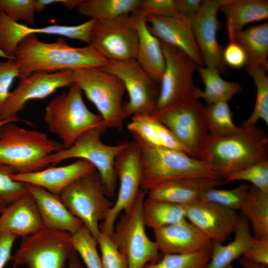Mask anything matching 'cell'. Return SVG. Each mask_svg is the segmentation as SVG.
Masks as SVG:
<instances>
[{
    "label": "cell",
    "instance_id": "cell-1",
    "mask_svg": "<svg viewBox=\"0 0 268 268\" xmlns=\"http://www.w3.org/2000/svg\"><path fill=\"white\" fill-rule=\"evenodd\" d=\"M20 78L37 71L56 72L83 68H101L110 61L90 45L73 47L63 37L52 43L40 41L35 35L26 36L18 44L14 54Z\"/></svg>",
    "mask_w": 268,
    "mask_h": 268
},
{
    "label": "cell",
    "instance_id": "cell-2",
    "mask_svg": "<svg viewBox=\"0 0 268 268\" xmlns=\"http://www.w3.org/2000/svg\"><path fill=\"white\" fill-rule=\"evenodd\" d=\"M241 128L240 132L229 136L209 134L200 159L224 179L254 164L268 160L266 134L256 126Z\"/></svg>",
    "mask_w": 268,
    "mask_h": 268
},
{
    "label": "cell",
    "instance_id": "cell-3",
    "mask_svg": "<svg viewBox=\"0 0 268 268\" xmlns=\"http://www.w3.org/2000/svg\"><path fill=\"white\" fill-rule=\"evenodd\" d=\"M132 136L140 148L142 190L147 192L161 183L177 179H222L199 159L180 151L148 145Z\"/></svg>",
    "mask_w": 268,
    "mask_h": 268
},
{
    "label": "cell",
    "instance_id": "cell-4",
    "mask_svg": "<svg viewBox=\"0 0 268 268\" xmlns=\"http://www.w3.org/2000/svg\"><path fill=\"white\" fill-rule=\"evenodd\" d=\"M64 149L60 142L41 132L9 122L0 128V163L10 165L18 173L44 169L46 157Z\"/></svg>",
    "mask_w": 268,
    "mask_h": 268
},
{
    "label": "cell",
    "instance_id": "cell-5",
    "mask_svg": "<svg viewBox=\"0 0 268 268\" xmlns=\"http://www.w3.org/2000/svg\"><path fill=\"white\" fill-rule=\"evenodd\" d=\"M68 87L51 100L44 117L49 131L58 137L64 149L87 131L105 125L101 116L84 103L80 88L74 83Z\"/></svg>",
    "mask_w": 268,
    "mask_h": 268
},
{
    "label": "cell",
    "instance_id": "cell-6",
    "mask_svg": "<svg viewBox=\"0 0 268 268\" xmlns=\"http://www.w3.org/2000/svg\"><path fill=\"white\" fill-rule=\"evenodd\" d=\"M106 129L105 125H102L87 131L69 148L46 157L45 164L48 165L58 163L71 158L86 160L93 165L98 172L107 197H113L117 180L114 168L115 159L129 142L114 145L104 143L101 138Z\"/></svg>",
    "mask_w": 268,
    "mask_h": 268
},
{
    "label": "cell",
    "instance_id": "cell-7",
    "mask_svg": "<svg viewBox=\"0 0 268 268\" xmlns=\"http://www.w3.org/2000/svg\"><path fill=\"white\" fill-rule=\"evenodd\" d=\"M75 83L99 112L107 128L121 130L125 120L122 100L126 92L123 82L101 68L72 70Z\"/></svg>",
    "mask_w": 268,
    "mask_h": 268
},
{
    "label": "cell",
    "instance_id": "cell-8",
    "mask_svg": "<svg viewBox=\"0 0 268 268\" xmlns=\"http://www.w3.org/2000/svg\"><path fill=\"white\" fill-rule=\"evenodd\" d=\"M146 192L139 191L134 204L123 212L110 235L125 258L127 268H144L158 256L157 244L147 235L143 219L142 207Z\"/></svg>",
    "mask_w": 268,
    "mask_h": 268
},
{
    "label": "cell",
    "instance_id": "cell-9",
    "mask_svg": "<svg viewBox=\"0 0 268 268\" xmlns=\"http://www.w3.org/2000/svg\"><path fill=\"white\" fill-rule=\"evenodd\" d=\"M59 196L97 239L100 232L99 223L105 220L114 204L106 195L97 171L74 181Z\"/></svg>",
    "mask_w": 268,
    "mask_h": 268
},
{
    "label": "cell",
    "instance_id": "cell-10",
    "mask_svg": "<svg viewBox=\"0 0 268 268\" xmlns=\"http://www.w3.org/2000/svg\"><path fill=\"white\" fill-rule=\"evenodd\" d=\"M166 126L188 149L191 156L200 159L209 136L205 106L197 98H191L152 114Z\"/></svg>",
    "mask_w": 268,
    "mask_h": 268
},
{
    "label": "cell",
    "instance_id": "cell-11",
    "mask_svg": "<svg viewBox=\"0 0 268 268\" xmlns=\"http://www.w3.org/2000/svg\"><path fill=\"white\" fill-rule=\"evenodd\" d=\"M69 233L44 228L22 238L12 260L13 268H64L74 252Z\"/></svg>",
    "mask_w": 268,
    "mask_h": 268
},
{
    "label": "cell",
    "instance_id": "cell-12",
    "mask_svg": "<svg viewBox=\"0 0 268 268\" xmlns=\"http://www.w3.org/2000/svg\"><path fill=\"white\" fill-rule=\"evenodd\" d=\"M123 82L129 96L123 105L125 119L134 115H151L156 110L159 86L135 60L111 61L101 67Z\"/></svg>",
    "mask_w": 268,
    "mask_h": 268
},
{
    "label": "cell",
    "instance_id": "cell-13",
    "mask_svg": "<svg viewBox=\"0 0 268 268\" xmlns=\"http://www.w3.org/2000/svg\"><path fill=\"white\" fill-rule=\"evenodd\" d=\"M138 34L131 14L94 23L89 44L111 61L135 60Z\"/></svg>",
    "mask_w": 268,
    "mask_h": 268
},
{
    "label": "cell",
    "instance_id": "cell-14",
    "mask_svg": "<svg viewBox=\"0 0 268 268\" xmlns=\"http://www.w3.org/2000/svg\"><path fill=\"white\" fill-rule=\"evenodd\" d=\"M161 42L165 67L160 82L155 111L186 100L197 98L199 88L196 87L193 78L198 65L180 50Z\"/></svg>",
    "mask_w": 268,
    "mask_h": 268
},
{
    "label": "cell",
    "instance_id": "cell-15",
    "mask_svg": "<svg viewBox=\"0 0 268 268\" xmlns=\"http://www.w3.org/2000/svg\"><path fill=\"white\" fill-rule=\"evenodd\" d=\"M114 168L119 181L117 198L106 218L100 225V231L109 235L113 231L118 215L131 207L141 190L140 151L135 140L129 141L118 154Z\"/></svg>",
    "mask_w": 268,
    "mask_h": 268
},
{
    "label": "cell",
    "instance_id": "cell-16",
    "mask_svg": "<svg viewBox=\"0 0 268 268\" xmlns=\"http://www.w3.org/2000/svg\"><path fill=\"white\" fill-rule=\"evenodd\" d=\"M73 83L72 70L37 71L20 79L10 92L0 115V121L18 118L17 114L30 100L47 98L58 89L69 87Z\"/></svg>",
    "mask_w": 268,
    "mask_h": 268
},
{
    "label": "cell",
    "instance_id": "cell-17",
    "mask_svg": "<svg viewBox=\"0 0 268 268\" xmlns=\"http://www.w3.org/2000/svg\"><path fill=\"white\" fill-rule=\"evenodd\" d=\"M219 6L218 0H203L191 24L203 64L223 74L227 70L222 57L223 47L217 40V32L220 27L217 18Z\"/></svg>",
    "mask_w": 268,
    "mask_h": 268
},
{
    "label": "cell",
    "instance_id": "cell-18",
    "mask_svg": "<svg viewBox=\"0 0 268 268\" xmlns=\"http://www.w3.org/2000/svg\"><path fill=\"white\" fill-rule=\"evenodd\" d=\"M183 206L186 219L212 243H223L234 232L239 219L236 210L201 200Z\"/></svg>",
    "mask_w": 268,
    "mask_h": 268
},
{
    "label": "cell",
    "instance_id": "cell-19",
    "mask_svg": "<svg viewBox=\"0 0 268 268\" xmlns=\"http://www.w3.org/2000/svg\"><path fill=\"white\" fill-rule=\"evenodd\" d=\"M145 19L150 31L161 42L180 50L199 67L203 66L192 31L191 20L182 15L172 17L148 16Z\"/></svg>",
    "mask_w": 268,
    "mask_h": 268
},
{
    "label": "cell",
    "instance_id": "cell-20",
    "mask_svg": "<svg viewBox=\"0 0 268 268\" xmlns=\"http://www.w3.org/2000/svg\"><path fill=\"white\" fill-rule=\"evenodd\" d=\"M154 233V241L163 254L188 253L212 246V242L186 218L155 230Z\"/></svg>",
    "mask_w": 268,
    "mask_h": 268
},
{
    "label": "cell",
    "instance_id": "cell-21",
    "mask_svg": "<svg viewBox=\"0 0 268 268\" xmlns=\"http://www.w3.org/2000/svg\"><path fill=\"white\" fill-rule=\"evenodd\" d=\"M95 170L90 162L79 159L65 166L44 168L28 173H16L11 177L14 180L40 187L60 196L74 181Z\"/></svg>",
    "mask_w": 268,
    "mask_h": 268
},
{
    "label": "cell",
    "instance_id": "cell-22",
    "mask_svg": "<svg viewBox=\"0 0 268 268\" xmlns=\"http://www.w3.org/2000/svg\"><path fill=\"white\" fill-rule=\"evenodd\" d=\"M44 228L36 203L28 192L8 204L0 214V232L24 238Z\"/></svg>",
    "mask_w": 268,
    "mask_h": 268
},
{
    "label": "cell",
    "instance_id": "cell-23",
    "mask_svg": "<svg viewBox=\"0 0 268 268\" xmlns=\"http://www.w3.org/2000/svg\"><path fill=\"white\" fill-rule=\"evenodd\" d=\"M225 182L222 179L192 177L177 179L161 183L147 192V197L169 203L186 205L200 200L207 189Z\"/></svg>",
    "mask_w": 268,
    "mask_h": 268
},
{
    "label": "cell",
    "instance_id": "cell-24",
    "mask_svg": "<svg viewBox=\"0 0 268 268\" xmlns=\"http://www.w3.org/2000/svg\"><path fill=\"white\" fill-rule=\"evenodd\" d=\"M45 228L73 234L83 224L66 206L60 197L40 187L28 184Z\"/></svg>",
    "mask_w": 268,
    "mask_h": 268
},
{
    "label": "cell",
    "instance_id": "cell-25",
    "mask_svg": "<svg viewBox=\"0 0 268 268\" xmlns=\"http://www.w3.org/2000/svg\"><path fill=\"white\" fill-rule=\"evenodd\" d=\"M131 15L138 37L135 60L154 81L160 83L165 67L161 42L150 31L145 17Z\"/></svg>",
    "mask_w": 268,
    "mask_h": 268
},
{
    "label": "cell",
    "instance_id": "cell-26",
    "mask_svg": "<svg viewBox=\"0 0 268 268\" xmlns=\"http://www.w3.org/2000/svg\"><path fill=\"white\" fill-rule=\"evenodd\" d=\"M94 20L89 19L76 25L53 24L42 27H33L10 19L7 22L5 35L8 45L15 49L25 37L36 34L53 35L75 39L89 44V37Z\"/></svg>",
    "mask_w": 268,
    "mask_h": 268
},
{
    "label": "cell",
    "instance_id": "cell-27",
    "mask_svg": "<svg viewBox=\"0 0 268 268\" xmlns=\"http://www.w3.org/2000/svg\"><path fill=\"white\" fill-rule=\"evenodd\" d=\"M219 10L226 17L228 40L250 23L268 17V1L266 0H218Z\"/></svg>",
    "mask_w": 268,
    "mask_h": 268
},
{
    "label": "cell",
    "instance_id": "cell-28",
    "mask_svg": "<svg viewBox=\"0 0 268 268\" xmlns=\"http://www.w3.org/2000/svg\"><path fill=\"white\" fill-rule=\"evenodd\" d=\"M234 232V239L226 245L212 243L211 257L206 268H226L247 251L253 236L250 223L243 214L239 215Z\"/></svg>",
    "mask_w": 268,
    "mask_h": 268
},
{
    "label": "cell",
    "instance_id": "cell-29",
    "mask_svg": "<svg viewBox=\"0 0 268 268\" xmlns=\"http://www.w3.org/2000/svg\"><path fill=\"white\" fill-rule=\"evenodd\" d=\"M229 41L236 42L243 49L247 67L263 66L268 69V22L240 30Z\"/></svg>",
    "mask_w": 268,
    "mask_h": 268
},
{
    "label": "cell",
    "instance_id": "cell-30",
    "mask_svg": "<svg viewBox=\"0 0 268 268\" xmlns=\"http://www.w3.org/2000/svg\"><path fill=\"white\" fill-rule=\"evenodd\" d=\"M197 70L205 88L203 91L199 88L196 97L204 99L207 105L222 101L228 102L242 91L238 82L224 80L214 68L198 67Z\"/></svg>",
    "mask_w": 268,
    "mask_h": 268
},
{
    "label": "cell",
    "instance_id": "cell-31",
    "mask_svg": "<svg viewBox=\"0 0 268 268\" xmlns=\"http://www.w3.org/2000/svg\"><path fill=\"white\" fill-rule=\"evenodd\" d=\"M240 210L251 223L253 237L268 239V193L250 187Z\"/></svg>",
    "mask_w": 268,
    "mask_h": 268
},
{
    "label": "cell",
    "instance_id": "cell-32",
    "mask_svg": "<svg viewBox=\"0 0 268 268\" xmlns=\"http://www.w3.org/2000/svg\"><path fill=\"white\" fill-rule=\"evenodd\" d=\"M127 129L134 136L146 144L165 148L170 142V130L152 115H134Z\"/></svg>",
    "mask_w": 268,
    "mask_h": 268
},
{
    "label": "cell",
    "instance_id": "cell-33",
    "mask_svg": "<svg viewBox=\"0 0 268 268\" xmlns=\"http://www.w3.org/2000/svg\"><path fill=\"white\" fill-rule=\"evenodd\" d=\"M141 0H81L77 10L90 19L104 20L134 13Z\"/></svg>",
    "mask_w": 268,
    "mask_h": 268
},
{
    "label": "cell",
    "instance_id": "cell-34",
    "mask_svg": "<svg viewBox=\"0 0 268 268\" xmlns=\"http://www.w3.org/2000/svg\"><path fill=\"white\" fill-rule=\"evenodd\" d=\"M144 224L153 229L178 222L185 219L183 205L145 198L142 207Z\"/></svg>",
    "mask_w": 268,
    "mask_h": 268
},
{
    "label": "cell",
    "instance_id": "cell-35",
    "mask_svg": "<svg viewBox=\"0 0 268 268\" xmlns=\"http://www.w3.org/2000/svg\"><path fill=\"white\" fill-rule=\"evenodd\" d=\"M247 69L256 88V98L251 115L240 127H255L260 120H263L268 126V70L263 66L248 67Z\"/></svg>",
    "mask_w": 268,
    "mask_h": 268
},
{
    "label": "cell",
    "instance_id": "cell-36",
    "mask_svg": "<svg viewBox=\"0 0 268 268\" xmlns=\"http://www.w3.org/2000/svg\"><path fill=\"white\" fill-rule=\"evenodd\" d=\"M209 134L217 137L229 136L240 132V127L233 121V113L228 102L214 103L205 106Z\"/></svg>",
    "mask_w": 268,
    "mask_h": 268
},
{
    "label": "cell",
    "instance_id": "cell-37",
    "mask_svg": "<svg viewBox=\"0 0 268 268\" xmlns=\"http://www.w3.org/2000/svg\"><path fill=\"white\" fill-rule=\"evenodd\" d=\"M211 249L183 254H163L156 262L144 268H206L211 257Z\"/></svg>",
    "mask_w": 268,
    "mask_h": 268
},
{
    "label": "cell",
    "instance_id": "cell-38",
    "mask_svg": "<svg viewBox=\"0 0 268 268\" xmlns=\"http://www.w3.org/2000/svg\"><path fill=\"white\" fill-rule=\"evenodd\" d=\"M71 241L73 250L87 268H102L97 250V240L84 225L71 234Z\"/></svg>",
    "mask_w": 268,
    "mask_h": 268
},
{
    "label": "cell",
    "instance_id": "cell-39",
    "mask_svg": "<svg viewBox=\"0 0 268 268\" xmlns=\"http://www.w3.org/2000/svg\"><path fill=\"white\" fill-rule=\"evenodd\" d=\"M249 188L250 186L245 183L231 189L210 188L201 194L200 200L235 210H241Z\"/></svg>",
    "mask_w": 268,
    "mask_h": 268
},
{
    "label": "cell",
    "instance_id": "cell-40",
    "mask_svg": "<svg viewBox=\"0 0 268 268\" xmlns=\"http://www.w3.org/2000/svg\"><path fill=\"white\" fill-rule=\"evenodd\" d=\"M16 173L13 167L0 163V200L7 205L29 192L27 184L11 178Z\"/></svg>",
    "mask_w": 268,
    "mask_h": 268
},
{
    "label": "cell",
    "instance_id": "cell-41",
    "mask_svg": "<svg viewBox=\"0 0 268 268\" xmlns=\"http://www.w3.org/2000/svg\"><path fill=\"white\" fill-rule=\"evenodd\" d=\"M224 180L225 183L248 181L260 190L268 193V160L256 163L233 173Z\"/></svg>",
    "mask_w": 268,
    "mask_h": 268
},
{
    "label": "cell",
    "instance_id": "cell-42",
    "mask_svg": "<svg viewBox=\"0 0 268 268\" xmlns=\"http://www.w3.org/2000/svg\"><path fill=\"white\" fill-rule=\"evenodd\" d=\"M0 10L13 20H22L30 26L35 22V0H0Z\"/></svg>",
    "mask_w": 268,
    "mask_h": 268
},
{
    "label": "cell",
    "instance_id": "cell-43",
    "mask_svg": "<svg viewBox=\"0 0 268 268\" xmlns=\"http://www.w3.org/2000/svg\"><path fill=\"white\" fill-rule=\"evenodd\" d=\"M102 268H127L126 260L110 235L100 231L97 238Z\"/></svg>",
    "mask_w": 268,
    "mask_h": 268
},
{
    "label": "cell",
    "instance_id": "cell-44",
    "mask_svg": "<svg viewBox=\"0 0 268 268\" xmlns=\"http://www.w3.org/2000/svg\"><path fill=\"white\" fill-rule=\"evenodd\" d=\"M146 18L148 16L172 17L180 15L176 0H141L136 10L131 14Z\"/></svg>",
    "mask_w": 268,
    "mask_h": 268
},
{
    "label": "cell",
    "instance_id": "cell-45",
    "mask_svg": "<svg viewBox=\"0 0 268 268\" xmlns=\"http://www.w3.org/2000/svg\"><path fill=\"white\" fill-rule=\"evenodd\" d=\"M20 77L18 66L14 59L0 61V115L10 95L13 82Z\"/></svg>",
    "mask_w": 268,
    "mask_h": 268
},
{
    "label": "cell",
    "instance_id": "cell-46",
    "mask_svg": "<svg viewBox=\"0 0 268 268\" xmlns=\"http://www.w3.org/2000/svg\"><path fill=\"white\" fill-rule=\"evenodd\" d=\"M222 57L226 66L235 68H240L246 66L247 62L244 50L240 45L234 41H229L228 45L223 47Z\"/></svg>",
    "mask_w": 268,
    "mask_h": 268
},
{
    "label": "cell",
    "instance_id": "cell-47",
    "mask_svg": "<svg viewBox=\"0 0 268 268\" xmlns=\"http://www.w3.org/2000/svg\"><path fill=\"white\" fill-rule=\"evenodd\" d=\"M243 256L255 264L268 266V239H257L253 237Z\"/></svg>",
    "mask_w": 268,
    "mask_h": 268
},
{
    "label": "cell",
    "instance_id": "cell-48",
    "mask_svg": "<svg viewBox=\"0 0 268 268\" xmlns=\"http://www.w3.org/2000/svg\"><path fill=\"white\" fill-rule=\"evenodd\" d=\"M16 236L8 232H0V268H3L12 260L11 250Z\"/></svg>",
    "mask_w": 268,
    "mask_h": 268
},
{
    "label": "cell",
    "instance_id": "cell-49",
    "mask_svg": "<svg viewBox=\"0 0 268 268\" xmlns=\"http://www.w3.org/2000/svg\"><path fill=\"white\" fill-rule=\"evenodd\" d=\"M202 2V0H176L178 12L191 20L198 13Z\"/></svg>",
    "mask_w": 268,
    "mask_h": 268
},
{
    "label": "cell",
    "instance_id": "cell-50",
    "mask_svg": "<svg viewBox=\"0 0 268 268\" xmlns=\"http://www.w3.org/2000/svg\"><path fill=\"white\" fill-rule=\"evenodd\" d=\"M63 0H35L36 13H40L48 6L55 3H61Z\"/></svg>",
    "mask_w": 268,
    "mask_h": 268
},
{
    "label": "cell",
    "instance_id": "cell-51",
    "mask_svg": "<svg viewBox=\"0 0 268 268\" xmlns=\"http://www.w3.org/2000/svg\"><path fill=\"white\" fill-rule=\"evenodd\" d=\"M67 268H82L78 258L77 254L75 251L72 253L68 261Z\"/></svg>",
    "mask_w": 268,
    "mask_h": 268
},
{
    "label": "cell",
    "instance_id": "cell-52",
    "mask_svg": "<svg viewBox=\"0 0 268 268\" xmlns=\"http://www.w3.org/2000/svg\"><path fill=\"white\" fill-rule=\"evenodd\" d=\"M240 264L244 268H268V266L255 264L244 257L240 260Z\"/></svg>",
    "mask_w": 268,
    "mask_h": 268
},
{
    "label": "cell",
    "instance_id": "cell-53",
    "mask_svg": "<svg viewBox=\"0 0 268 268\" xmlns=\"http://www.w3.org/2000/svg\"><path fill=\"white\" fill-rule=\"evenodd\" d=\"M81 0H63L61 4L68 9L77 8Z\"/></svg>",
    "mask_w": 268,
    "mask_h": 268
},
{
    "label": "cell",
    "instance_id": "cell-54",
    "mask_svg": "<svg viewBox=\"0 0 268 268\" xmlns=\"http://www.w3.org/2000/svg\"><path fill=\"white\" fill-rule=\"evenodd\" d=\"M21 119L20 118H17L15 119H11L5 120L0 121V128L4 124L9 122H16L21 121Z\"/></svg>",
    "mask_w": 268,
    "mask_h": 268
},
{
    "label": "cell",
    "instance_id": "cell-55",
    "mask_svg": "<svg viewBox=\"0 0 268 268\" xmlns=\"http://www.w3.org/2000/svg\"><path fill=\"white\" fill-rule=\"evenodd\" d=\"M7 205V204L5 202L0 200V214L2 212Z\"/></svg>",
    "mask_w": 268,
    "mask_h": 268
},
{
    "label": "cell",
    "instance_id": "cell-56",
    "mask_svg": "<svg viewBox=\"0 0 268 268\" xmlns=\"http://www.w3.org/2000/svg\"><path fill=\"white\" fill-rule=\"evenodd\" d=\"M0 58L8 59V58L0 50Z\"/></svg>",
    "mask_w": 268,
    "mask_h": 268
},
{
    "label": "cell",
    "instance_id": "cell-57",
    "mask_svg": "<svg viewBox=\"0 0 268 268\" xmlns=\"http://www.w3.org/2000/svg\"><path fill=\"white\" fill-rule=\"evenodd\" d=\"M226 268H233L232 265H229Z\"/></svg>",
    "mask_w": 268,
    "mask_h": 268
}]
</instances>
